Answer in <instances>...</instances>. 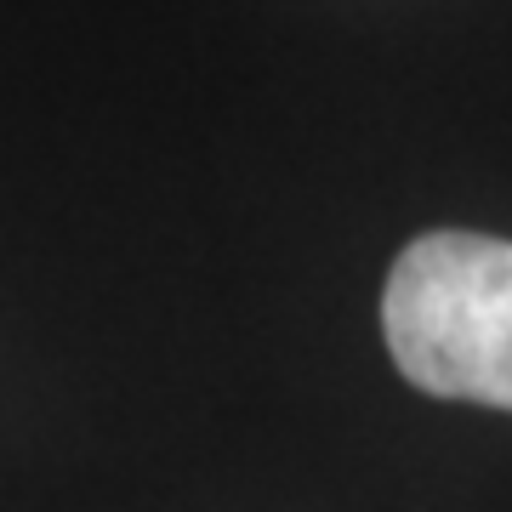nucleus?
<instances>
[{"mask_svg": "<svg viewBox=\"0 0 512 512\" xmlns=\"http://www.w3.org/2000/svg\"><path fill=\"white\" fill-rule=\"evenodd\" d=\"M382 336L421 393L512 410V239H410L382 291Z\"/></svg>", "mask_w": 512, "mask_h": 512, "instance_id": "obj_1", "label": "nucleus"}]
</instances>
